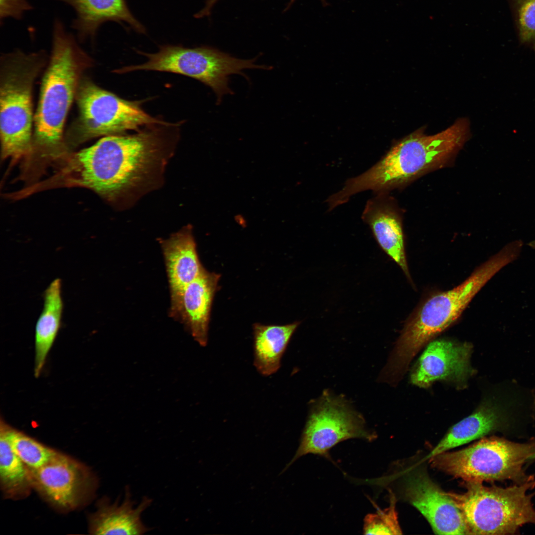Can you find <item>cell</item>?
Masks as SVG:
<instances>
[{"mask_svg":"<svg viewBox=\"0 0 535 535\" xmlns=\"http://www.w3.org/2000/svg\"><path fill=\"white\" fill-rule=\"evenodd\" d=\"M179 123L144 127L132 134L104 136L74 154L66 166L70 183L107 199L134 202L162 182Z\"/></svg>","mask_w":535,"mask_h":535,"instance_id":"6da1fadb","label":"cell"},{"mask_svg":"<svg viewBox=\"0 0 535 535\" xmlns=\"http://www.w3.org/2000/svg\"><path fill=\"white\" fill-rule=\"evenodd\" d=\"M470 135L467 118L457 119L437 134L428 135L420 128L395 144L374 165L348 179L331 199L339 206L353 195L367 190L387 193L422 175L452 162Z\"/></svg>","mask_w":535,"mask_h":535,"instance_id":"7a4b0ae2","label":"cell"},{"mask_svg":"<svg viewBox=\"0 0 535 535\" xmlns=\"http://www.w3.org/2000/svg\"><path fill=\"white\" fill-rule=\"evenodd\" d=\"M53 32L51 54L34 117L33 151L56 155L66 148L65 120L80 81L93 60L60 20H54Z\"/></svg>","mask_w":535,"mask_h":535,"instance_id":"3957f363","label":"cell"},{"mask_svg":"<svg viewBox=\"0 0 535 535\" xmlns=\"http://www.w3.org/2000/svg\"><path fill=\"white\" fill-rule=\"evenodd\" d=\"M523 245L519 240L509 243L460 284L426 300L405 323L386 366L389 373L401 377L419 350L456 321L485 284L518 258Z\"/></svg>","mask_w":535,"mask_h":535,"instance_id":"277c9868","label":"cell"},{"mask_svg":"<svg viewBox=\"0 0 535 535\" xmlns=\"http://www.w3.org/2000/svg\"><path fill=\"white\" fill-rule=\"evenodd\" d=\"M42 51L17 50L0 59V137L2 159L33 151V85L47 62Z\"/></svg>","mask_w":535,"mask_h":535,"instance_id":"5b68a950","label":"cell"},{"mask_svg":"<svg viewBox=\"0 0 535 535\" xmlns=\"http://www.w3.org/2000/svg\"><path fill=\"white\" fill-rule=\"evenodd\" d=\"M467 483L463 493H447L462 512L468 535L514 534L525 524H535L534 494L527 492L535 486L532 476L506 487Z\"/></svg>","mask_w":535,"mask_h":535,"instance_id":"8992f818","label":"cell"},{"mask_svg":"<svg viewBox=\"0 0 535 535\" xmlns=\"http://www.w3.org/2000/svg\"><path fill=\"white\" fill-rule=\"evenodd\" d=\"M75 99L78 114L65 135L66 147L102 136L124 134L143 127L173 123L151 116L143 109L140 101L122 99L85 76L80 81Z\"/></svg>","mask_w":535,"mask_h":535,"instance_id":"52a82bcc","label":"cell"},{"mask_svg":"<svg viewBox=\"0 0 535 535\" xmlns=\"http://www.w3.org/2000/svg\"><path fill=\"white\" fill-rule=\"evenodd\" d=\"M535 454V441L521 443L492 437L440 453L429 461L433 467L467 483L511 480L521 483L530 477L523 465Z\"/></svg>","mask_w":535,"mask_h":535,"instance_id":"ba28073f","label":"cell"},{"mask_svg":"<svg viewBox=\"0 0 535 535\" xmlns=\"http://www.w3.org/2000/svg\"><path fill=\"white\" fill-rule=\"evenodd\" d=\"M138 53L148 58L147 62L116 69L114 72L124 73L143 70L188 76L211 88L216 96L217 104L220 103L224 95L233 94L228 86L230 75L240 74L248 80L243 70L270 69L268 66L255 64V58L239 59L208 47L187 48L166 45L160 46L155 54Z\"/></svg>","mask_w":535,"mask_h":535,"instance_id":"9c48e42d","label":"cell"},{"mask_svg":"<svg viewBox=\"0 0 535 535\" xmlns=\"http://www.w3.org/2000/svg\"><path fill=\"white\" fill-rule=\"evenodd\" d=\"M358 438L372 441L376 438L369 430L362 417L344 399L328 393L313 406L297 450L281 474L296 460L308 454L330 459V449L339 442Z\"/></svg>","mask_w":535,"mask_h":535,"instance_id":"30bf717a","label":"cell"},{"mask_svg":"<svg viewBox=\"0 0 535 535\" xmlns=\"http://www.w3.org/2000/svg\"><path fill=\"white\" fill-rule=\"evenodd\" d=\"M31 482L54 506L61 509L76 507L88 492L90 476L83 465L56 453L45 465L29 469Z\"/></svg>","mask_w":535,"mask_h":535,"instance_id":"8fae6325","label":"cell"},{"mask_svg":"<svg viewBox=\"0 0 535 535\" xmlns=\"http://www.w3.org/2000/svg\"><path fill=\"white\" fill-rule=\"evenodd\" d=\"M405 495L427 520L435 534L468 535L460 510L424 470H418L408 475Z\"/></svg>","mask_w":535,"mask_h":535,"instance_id":"7c38bea8","label":"cell"},{"mask_svg":"<svg viewBox=\"0 0 535 535\" xmlns=\"http://www.w3.org/2000/svg\"><path fill=\"white\" fill-rule=\"evenodd\" d=\"M472 345L439 339L429 343L411 374L412 383L428 387L438 380L463 385L473 374L470 364Z\"/></svg>","mask_w":535,"mask_h":535,"instance_id":"4fadbf2b","label":"cell"},{"mask_svg":"<svg viewBox=\"0 0 535 535\" xmlns=\"http://www.w3.org/2000/svg\"><path fill=\"white\" fill-rule=\"evenodd\" d=\"M164 257L170 291V317L178 321L184 291L206 269L199 260L192 229L183 227L159 240Z\"/></svg>","mask_w":535,"mask_h":535,"instance_id":"5bb4252c","label":"cell"},{"mask_svg":"<svg viewBox=\"0 0 535 535\" xmlns=\"http://www.w3.org/2000/svg\"><path fill=\"white\" fill-rule=\"evenodd\" d=\"M386 193H377L368 200L362 215L370 227L383 251L410 279L406 260L404 236L400 214Z\"/></svg>","mask_w":535,"mask_h":535,"instance_id":"9a60e30c","label":"cell"},{"mask_svg":"<svg viewBox=\"0 0 535 535\" xmlns=\"http://www.w3.org/2000/svg\"><path fill=\"white\" fill-rule=\"evenodd\" d=\"M219 279V274L205 269L183 293L178 321L202 346L207 344L211 307Z\"/></svg>","mask_w":535,"mask_h":535,"instance_id":"2e32d148","label":"cell"},{"mask_svg":"<svg viewBox=\"0 0 535 535\" xmlns=\"http://www.w3.org/2000/svg\"><path fill=\"white\" fill-rule=\"evenodd\" d=\"M70 5L76 17L72 27L79 40H94L100 26L105 22L128 24L135 31L146 34L145 27L130 11L125 0H57Z\"/></svg>","mask_w":535,"mask_h":535,"instance_id":"e0dca14e","label":"cell"},{"mask_svg":"<svg viewBox=\"0 0 535 535\" xmlns=\"http://www.w3.org/2000/svg\"><path fill=\"white\" fill-rule=\"evenodd\" d=\"M102 502L91 520V531L96 535H142L150 531L141 519V515L152 504V499L144 496L134 507L128 486L121 503Z\"/></svg>","mask_w":535,"mask_h":535,"instance_id":"ac0fdd59","label":"cell"},{"mask_svg":"<svg viewBox=\"0 0 535 535\" xmlns=\"http://www.w3.org/2000/svg\"><path fill=\"white\" fill-rule=\"evenodd\" d=\"M63 309L61 281L57 278L44 292L43 308L36 324L34 373L36 378L41 375L58 334Z\"/></svg>","mask_w":535,"mask_h":535,"instance_id":"d6986e66","label":"cell"},{"mask_svg":"<svg viewBox=\"0 0 535 535\" xmlns=\"http://www.w3.org/2000/svg\"><path fill=\"white\" fill-rule=\"evenodd\" d=\"M495 404L487 402L453 426L424 459H430L453 448L480 438L497 428L504 417Z\"/></svg>","mask_w":535,"mask_h":535,"instance_id":"ffe728a7","label":"cell"},{"mask_svg":"<svg viewBox=\"0 0 535 535\" xmlns=\"http://www.w3.org/2000/svg\"><path fill=\"white\" fill-rule=\"evenodd\" d=\"M300 323L254 324V365L260 374L269 376L279 369L282 356Z\"/></svg>","mask_w":535,"mask_h":535,"instance_id":"44dd1931","label":"cell"},{"mask_svg":"<svg viewBox=\"0 0 535 535\" xmlns=\"http://www.w3.org/2000/svg\"><path fill=\"white\" fill-rule=\"evenodd\" d=\"M0 433L28 469H36L42 467L56 453L23 432L11 428L2 420Z\"/></svg>","mask_w":535,"mask_h":535,"instance_id":"7402d4cb","label":"cell"},{"mask_svg":"<svg viewBox=\"0 0 535 535\" xmlns=\"http://www.w3.org/2000/svg\"><path fill=\"white\" fill-rule=\"evenodd\" d=\"M27 468L0 433V478L4 491L13 495L28 487L31 482Z\"/></svg>","mask_w":535,"mask_h":535,"instance_id":"603a6c76","label":"cell"},{"mask_svg":"<svg viewBox=\"0 0 535 535\" xmlns=\"http://www.w3.org/2000/svg\"><path fill=\"white\" fill-rule=\"evenodd\" d=\"M396 499L390 495V505L383 510L377 508L375 513L369 514L364 518L363 534L365 535H400L399 525L396 509Z\"/></svg>","mask_w":535,"mask_h":535,"instance_id":"cb8c5ba5","label":"cell"},{"mask_svg":"<svg viewBox=\"0 0 535 535\" xmlns=\"http://www.w3.org/2000/svg\"><path fill=\"white\" fill-rule=\"evenodd\" d=\"M521 42L535 51V0H515Z\"/></svg>","mask_w":535,"mask_h":535,"instance_id":"d4e9b609","label":"cell"},{"mask_svg":"<svg viewBox=\"0 0 535 535\" xmlns=\"http://www.w3.org/2000/svg\"><path fill=\"white\" fill-rule=\"evenodd\" d=\"M32 8L27 0H0V20L8 17L20 19L24 12Z\"/></svg>","mask_w":535,"mask_h":535,"instance_id":"484cf974","label":"cell"},{"mask_svg":"<svg viewBox=\"0 0 535 535\" xmlns=\"http://www.w3.org/2000/svg\"><path fill=\"white\" fill-rule=\"evenodd\" d=\"M218 0H208L204 8L195 16L197 18L203 17L210 14L212 8Z\"/></svg>","mask_w":535,"mask_h":535,"instance_id":"4316f807","label":"cell"},{"mask_svg":"<svg viewBox=\"0 0 535 535\" xmlns=\"http://www.w3.org/2000/svg\"><path fill=\"white\" fill-rule=\"evenodd\" d=\"M528 245L529 246H530L532 248L535 249V239L532 241H531V242H530L528 244Z\"/></svg>","mask_w":535,"mask_h":535,"instance_id":"83f0119b","label":"cell"},{"mask_svg":"<svg viewBox=\"0 0 535 535\" xmlns=\"http://www.w3.org/2000/svg\"><path fill=\"white\" fill-rule=\"evenodd\" d=\"M534 459H535V454H534V455H533L532 456V458H531V460H534Z\"/></svg>","mask_w":535,"mask_h":535,"instance_id":"f1b7e54d","label":"cell"}]
</instances>
